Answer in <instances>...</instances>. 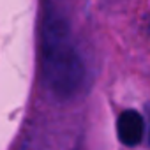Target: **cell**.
Segmentation results:
<instances>
[{
	"mask_svg": "<svg viewBox=\"0 0 150 150\" xmlns=\"http://www.w3.org/2000/svg\"><path fill=\"white\" fill-rule=\"evenodd\" d=\"M42 39V81L53 97L69 99L85 81V64L71 42L67 23L48 18Z\"/></svg>",
	"mask_w": 150,
	"mask_h": 150,
	"instance_id": "1",
	"label": "cell"
},
{
	"mask_svg": "<svg viewBox=\"0 0 150 150\" xmlns=\"http://www.w3.org/2000/svg\"><path fill=\"white\" fill-rule=\"evenodd\" d=\"M143 118L138 111L134 110H127L124 111L118 120H117V132H118V139L127 145V146H134L141 141L143 138Z\"/></svg>",
	"mask_w": 150,
	"mask_h": 150,
	"instance_id": "2",
	"label": "cell"
},
{
	"mask_svg": "<svg viewBox=\"0 0 150 150\" xmlns=\"http://www.w3.org/2000/svg\"><path fill=\"white\" fill-rule=\"evenodd\" d=\"M148 28H150V18H148Z\"/></svg>",
	"mask_w": 150,
	"mask_h": 150,
	"instance_id": "3",
	"label": "cell"
}]
</instances>
